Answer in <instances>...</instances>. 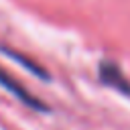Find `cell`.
<instances>
[{"label":"cell","instance_id":"obj_1","mask_svg":"<svg viewBox=\"0 0 130 130\" xmlns=\"http://www.w3.org/2000/svg\"><path fill=\"white\" fill-rule=\"evenodd\" d=\"M0 87H4L8 93H12L18 102H22L24 106H28V108H32V110H39V112H47L49 108L39 100V98H35L16 77H12L4 67H0Z\"/></svg>","mask_w":130,"mask_h":130},{"label":"cell","instance_id":"obj_2","mask_svg":"<svg viewBox=\"0 0 130 130\" xmlns=\"http://www.w3.org/2000/svg\"><path fill=\"white\" fill-rule=\"evenodd\" d=\"M98 73H100L102 83H106V85L114 87L116 91H120V93H124V95H130V79L122 73V69H120L116 63L102 61V63H100V69H98Z\"/></svg>","mask_w":130,"mask_h":130}]
</instances>
